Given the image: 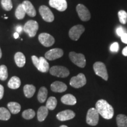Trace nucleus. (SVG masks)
Returning a JSON list of instances; mask_svg holds the SVG:
<instances>
[{"instance_id":"1","label":"nucleus","mask_w":127,"mask_h":127,"mask_svg":"<svg viewBox=\"0 0 127 127\" xmlns=\"http://www.w3.org/2000/svg\"><path fill=\"white\" fill-rule=\"evenodd\" d=\"M95 108L103 118L110 120L114 114V108L106 100L99 99L95 104Z\"/></svg>"},{"instance_id":"2","label":"nucleus","mask_w":127,"mask_h":127,"mask_svg":"<svg viewBox=\"0 0 127 127\" xmlns=\"http://www.w3.org/2000/svg\"><path fill=\"white\" fill-rule=\"evenodd\" d=\"M38 30V24L35 21L30 20L25 24L23 27V30L30 37H34Z\"/></svg>"},{"instance_id":"3","label":"nucleus","mask_w":127,"mask_h":127,"mask_svg":"<svg viewBox=\"0 0 127 127\" xmlns=\"http://www.w3.org/2000/svg\"><path fill=\"white\" fill-rule=\"evenodd\" d=\"M94 70L95 74L101 77L104 80L107 81L108 79V75L105 65L102 62H96L93 65Z\"/></svg>"},{"instance_id":"4","label":"nucleus","mask_w":127,"mask_h":127,"mask_svg":"<svg viewBox=\"0 0 127 127\" xmlns=\"http://www.w3.org/2000/svg\"><path fill=\"white\" fill-rule=\"evenodd\" d=\"M71 61L74 64L80 68H84L86 65V60L84 55L82 54H77L75 52H71L69 54Z\"/></svg>"},{"instance_id":"5","label":"nucleus","mask_w":127,"mask_h":127,"mask_svg":"<svg viewBox=\"0 0 127 127\" xmlns=\"http://www.w3.org/2000/svg\"><path fill=\"white\" fill-rule=\"evenodd\" d=\"M99 121V113L96 108H91L88 111L87 114L86 122L88 125L95 126L98 124Z\"/></svg>"},{"instance_id":"6","label":"nucleus","mask_w":127,"mask_h":127,"mask_svg":"<svg viewBox=\"0 0 127 127\" xmlns=\"http://www.w3.org/2000/svg\"><path fill=\"white\" fill-rule=\"evenodd\" d=\"M50 72L52 75L57 77L65 78L69 75V71L63 66H54L50 68Z\"/></svg>"},{"instance_id":"7","label":"nucleus","mask_w":127,"mask_h":127,"mask_svg":"<svg viewBox=\"0 0 127 127\" xmlns=\"http://www.w3.org/2000/svg\"><path fill=\"white\" fill-rule=\"evenodd\" d=\"M87 83V79L84 74L80 73L78 75L73 77L71 79L69 84L71 87L75 88H79L84 87Z\"/></svg>"},{"instance_id":"8","label":"nucleus","mask_w":127,"mask_h":127,"mask_svg":"<svg viewBox=\"0 0 127 127\" xmlns=\"http://www.w3.org/2000/svg\"><path fill=\"white\" fill-rule=\"evenodd\" d=\"M76 10L78 15L79 18L83 21H88L91 18V14L88 9L85 5L81 4L77 5Z\"/></svg>"},{"instance_id":"9","label":"nucleus","mask_w":127,"mask_h":127,"mask_svg":"<svg viewBox=\"0 0 127 127\" xmlns=\"http://www.w3.org/2000/svg\"><path fill=\"white\" fill-rule=\"evenodd\" d=\"M39 12L43 20L48 23H51L54 20V15L48 7L41 5L39 8Z\"/></svg>"},{"instance_id":"10","label":"nucleus","mask_w":127,"mask_h":127,"mask_svg":"<svg viewBox=\"0 0 127 127\" xmlns=\"http://www.w3.org/2000/svg\"><path fill=\"white\" fill-rule=\"evenodd\" d=\"M85 31V28L82 25H77L72 27L69 30V36L71 39L74 41H77L82 33Z\"/></svg>"},{"instance_id":"11","label":"nucleus","mask_w":127,"mask_h":127,"mask_svg":"<svg viewBox=\"0 0 127 127\" xmlns=\"http://www.w3.org/2000/svg\"><path fill=\"white\" fill-rule=\"evenodd\" d=\"M38 40L44 47H50L54 44L55 39L48 33H41L38 36Z\"/></svg>"},{"instance_id":"12","label":"nucleus","mask_w":127,"mask_h":127,"mask_svg":"<svg viewBox=\"0 0 127 127\" xmlns=\"http://www.w3.org/2000/svg\"><path fill=\"white\" fill-rule=\"evenodd\" d=\"M64 55V51L60 48H54L49 50L45 54V58L50 61L57 60L61 58Z\"/></svg>"},{"instance_id":"13","label":"nucleus","mask_w":127,"mask_h":127,"mask_svg":"<svg viewBox=\"0 0 127 127\" xmlns=\"http://www.w3.org/2000/svg\"><path fill=\"white\" fill-rule=\"evenodd\" d=\"M49 4L51 7L57 9L59 11H64L67 8L66 0H50Z\"/></svg>"},{"instance_id":"14","label":"nucleus","mask_w":127,"mask_h":127,"mask_svg":"<svg viewBox=\"0 0 127 127\" xmlns=\"http://www.w3.org/2000/svg\"><path fill=\"white\" fill-rule=\"evenodd\" d=\"M75 114L74 113V111L72 110H65L61 111L57 115V118L58 120L61 121H65L70 120L71 119H73L75 117Z\"/></svg>"},{"instance_id":"15","label":"nucleus","mask_w":127,"mask_h":127,"mask_svg":"<svg viewBox=\"0 0 127 127\" xmlns=\"http://www.w3.org/2000/svg\"><path fill=\"white\" fill-rule=\"evenodd\" d=\"M22 5H23L25 13L28 14V15L31 17H34L36 15V12L35 9L30 1L26 0L24 1Z\"/></svg>"},{"instance_id":"16","label":"nucleus","mask_w":127,"mask_h":127,"mask_svg":"<svg viewBox=\"0 0 127 127\" xmlns=\"http://www.w3.org/2000/svg\"><path fill=\"white\" fill-rule=\"evenodd\" d=\"M51 89L55 93H63L67 89V86L65 84L60 81L54 82L51 85Z\"/></svg>"},{"instance_id":"17","label":"nucleus","mask_w":127,"mask_h":127,"mask_svg":"<svg viewBox=\"0 0 127 127\" xmlns=\"http://www.w3.org/2000/svg\"><path fill=\"white\" fill-rule=\"evenodd\" d=\"M61 102L63 104L69 105H74L77 103V99L74 95L68 94L63 96L61 98Z\"/></svg>"},{"instance_id":"18","label":"nucleus","mask_w":127,"mask_h":127,"mask_svg":"<svg viewBox=\"0 0 127 127\" xmlns=\"http://www.w3.org/2000/svg\"><path fill=\"white\" fill-rule=\"evenodd\" d=\"M14 60H15L16 65L18 67L21 68L25 65L26 59H25V55L22 52H17L14 55Z\"/></svg>"},{"instance_id":"19","label":"nucleus","mask_w":127,"mask_h":127,"mask_svg":"<svg viewBox=\"0 0 127 127\" xmlns=\"http://www.w3.org/2000/svg\"><path fill=\"white\" fill-rule=\"evenodd\" d=\"M39 66L38 70L42 72H47L50 69V65L47 60L44 57H41L39 58Z\"/></svg>"},{"instance_id":"20","label":"nucleus","mask_w":127,"mask_h":127,"mask_svg":"<svg viewBox=\"0 0 127 127\" xmlns=\"http://www.w3.org/2000/svg\"><path fill=\"white\" fill-rule=\"evenodd\" d=\"M48 114V109L46 106H41L39 107L37 112L38 120L39 122H42L45 120Z\"/></svg>"},{"instance_id":"21","label":"nucleus","mask_w":127,"mask_h":127,"mask_svg":"<svg viewBox=\"0 0 127 127\" xmlns=\"http://www.w3.org/2000/svg\"><path fill=\"white\" fill-rule=\"evenodd\" d=\"M36 91L35 87L33 85H30V84H27L24 87V93L25 96L27 98H30L32 97L33 95H34Z\"/></svg>"},{"instance_id":"22","label":"nucleus","mask_w":127,"mask_h":127,"mask_svg":"<svg viewBox=\"0 0 127 127\" xmlns=\"http://www.w3.org/2000/svg\"><path fill=\"white\" fill-rule=\"evenodd\" d=\"M21 85V80L20 78L16 76H14L11 78L9 79L8 83V87L9 88L12 90H16L18 89Z\"/></svg>"},{"instance_id":"23","label":"nucleus","mask_w":127,"mask_h":127,"mask_svg":"<svg viewBox=\"0 0 127 127\" xmlns=\"http://www.w3.org/2000/svg\"><path fill=\"white\" fill-rule=\"evenodd\" d=\"M48 95V90L45 87H42L39 89L37 99L40 103H44L46 101Z\"/></svg>"},{"instance_id":"24","label":"nucleus","mask_w":127,"mask_h":127,"mask_svg":"<svg viewBox=\"0 0 127 127\" xmlns=\"http://www.w3.org/2000/svg\"><path fill=\"white\" fill-rule=\"evenodd\" d=\"M7 107L10 111L11 113L17 114L21 111V105L18 103L15 102H10L7 105Z\"/></svg>"},{"instance_id":"25","label":"nucleus","mask_w":127,"mask_h":127,"mask_svg":"<svg viewBox=\"0 0 127 127\" xmlns=\"http://www.w3.org/2000/svg\"><path fill=\"white\" fill-rule=\"evenodd\" d=\"M117 124L118 127H127V117L124 114H120L117 117Z\"/></svg>"},{"instance_id":"26","label":"nucleus","mask_w":127,"mask_h":127,"mask_svg":"<svg viewBox=\"0 0 127 127\" xmlns=\"http://www.w3.org/2000/svg\"><path fill=\"white\" fill-rule=\"evenodd\" d=\"M25 14H26V13H25L23 5H22V4H19L15 12L16 18L18 19V20H22V19H23L25 17Z\"/></svg>"},{"instance_id":"27","label":"nucleus","mask_w":127,"mask_h":127,"mask_svg":"<svg viewBox=\"0 0 127 127\" xmlns=\"http://www.w3.org/2000/svg\"><path fill=\"white\" fill-rule=\"evenodd\" d=\"M57 100L54 96H50L48 98L46 104V107L50 110H54L57 107Z\"/></svg>"},{"instance_id":"28","label":"nucleus","mask_w":127,"mask_h":127,"mask_svg":"<svg viewBox=\"0 0 127 127\" xmlns=\"http://www.w3.org/2000/svg\"><path fill=\"white\" fill-rule=\"evenodd\" d=\"M11 117V113L7 108L4 107L0 108V120L7 121Z\"/></svg>"},{"instance_id":"29","label":"nucleus","mask_w":127,"mask_h":127,"mask_svg":"<svg viewBox=\"0 0 127 127\" xmlns=\"http://www.w3.org/2000/svg\"><path fill=\"white\" fill-rule=\"evenodd\" d=\"M35 115V112L32 109H26L24 111H23L22 116L25 120H31L32 119Z\"/></svg>"},{"instance_id":"30","label":"nucleus","mask_w":127,"mask_h":127,"mask_svg":"<svg viewBox=\"0 0 127 127\" xmlns=\"http://www.w3.org/2000/svg\"><path fill=\"white\" fill-rule=\"evenodd\" d=\"M8 78L7 67L5 65L0 66V79L2 81H5Z\"/></svg>"},{"instance_id":"31","label":"nucleus","mask_w":127,"mask_h":127,"mask_svg":"<svg viewBox=\"0 0 127 127\" xmlns=\"http://www.w3.org/2000/svg\"><path fill=\"white\" fill-rule=\"evenodd\" d=\"M1 5L4 10L11 11L12 8V3L11 0H1Z\"/></svg>"},{"instance_id":"32","label":"nucleus","mask_w":127,"mask_h":127,"mask_svg":"<svg viewBox=\"0 0 127 127\" xmlns=\"http://www.w3.org/2000/svg\"><path fill=\"white\" fill-rule=\"evenodd\" d=\"M119 20L121 23L125 24L127 22V12L124 10H121L118 12Z\"/></svg>"},{"instance_id":"33","label":"nucleus","mask_w":127,"mask_h":127,"mask_svg":"<svg viewBox=\"0 0 127 127\" xmlns=\"http://www.w3.org/2000/svg\"><path fill=\"white\" fill-rule=\"evenodd\" d=\"M31 59L35 66V67L38 69V66H39V58H38L37 57L35 56V55H32V56L31 57Z\"/></svg>"},{"instance_id":"34","label":"nucleus","mask_w":127,"mask_h":127,"mask_svg":"<svg viewBox=\"0 0 127 127\" xmlns=\"http://www.w3.org/2000/svg\"><path fill=\"white\" fill-rule=\"evenodd\" d=\"M110 50L112 52H117L119 50V44L118 42H114L110 47Z\"/></svg>"},{"instance_id":"35","label":"nucleus","mask_w":127,"mask_h":127,"mask_svg":"<svg viewBox=\"0 0 127 127\" xmlns=\"http://www.w3.org/2000/svg\"><path fill=\"white\" fill-rule=\"evenodd\" d=\"M116 32H117V34L119 36H121L123 34H124L125 33H127L125 30L124 29L123 27H119L118 28H117Z\"/></svg>"},{"instance_id":"36","label":"nucleus","mask_w":127,"mask_h":127,"mask_svg":"<svg viewBox=\"0 0 127 127\" xmlns=\"http://www.w3.org/2000/svg\"><path fill=\"white\" fill-rule=\"evenodd\" d=\"M121 39L124 43L127 44V33H125L123 35L121 36Z\"/></svg>"},{"instance_id":"37","label":"nucleus","mask_w":127,"mask_h":127,"mask_svg":"<svg viewBox=\"0 0 127 127\" xmlns=\"http://www.w3.org/2000/svg\"><path fill=\"white\" fill-rule=\"evenodd\" d=\"M4 87H3L2 85L0 84V100L3 98V96H4Z\"/></svg>"},{"instance_id":"38","label":"nucleus","mask_w":127,"mask_h":127,"mask_svg":"<svg viewBox=\"0 0 127 127\" xmlns=\"http://www.w3.org/2000/svg\"><path fill=\"white\" fill-rule=\"evenodd\" d=\"M16 30H17V32H21L22 31H23V27H22L21 25H18V26L17 27V28H16Z\"/></svg>"},{"instance_id":"39","label":"nucleus","mask_w":127,"mask_h":127,"mask_svg":"<svg viewBox=\"0 0 127 127\" xmlns=\"http://www.w3.org/2000/svg\"><path fill=\"white\" fill-rule=\"evenodd\" d=\"M122 53H123V55H124L125 57H127V47H125L123 49Z\"/></svg>"},{"instance_id":"40","label":"nucleus","mask_w":127,"mask_h":127,"mask_svg":"<svg viewBox=\"0 0 127 127\" xmlns=\"http://www.w3.org/2000/svg\"><path fill=\"white\" fill-rule=\"evenodd\" d=\"M14 37L15 39H17L19 37V34L17 32H15L14 34Z\"/></svg>"},{"instance_id":"41","label":"nucleus","mask_w":127,"mask_h":127,"mask_svg":"<svg viewBox=\"0 0 127 127\" xmlns=\"http://www.w3.org/2000/svg\"><path fill=\"white\" fill-rule=\"evenodd\" d=\"M1 57H2V51H1V48H0V59L1 58Z\"/></svg>"},{"instance_id":"42","label":"nucleus","mask_w":127,"mask_h":127,"mask_svg":"<svg viewBox=\"0 0 127 127\" xmlns=\"http://www.w3.org/2000/svg\"><path fill=\"white\" fill-rule=\"evenodd\" d=\"M60 127H68L66 126V125H61V126H60Z\"/></svg>"}]
</instances>
